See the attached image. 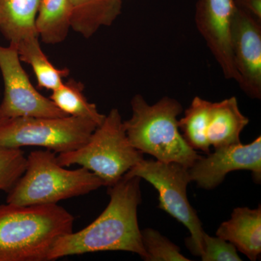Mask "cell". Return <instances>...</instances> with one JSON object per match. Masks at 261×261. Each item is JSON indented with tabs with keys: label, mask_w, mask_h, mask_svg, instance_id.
I'll use <instances>...</instances> for the list:
<instances>
[{
	"label": "cell",
	"mask_w": 261,
	"mask_h": 261,
	"mask_svg": "<svg viewBox=\"0 0 261 261\" xmlns=\"http://www.w3.org/2000/svg\"><path fill=\"white\" fill-rule=\"evenodd\" d=\"M39 37L29 38L15 46L20 61L32 66L37 78L38 87L53 91L63 85V78L69 75L68 68L59 69L51 64L41 48ZM14 47V46H13Z\"/></svg>",
	"instance_id": "e0dca14e"
},
{
	"label": "cell",
	"mask_w": 261,
	"mask_h": 261,
	"mask_svg": "<svg viewBox=\"0 0 261 261\" xmlns=\"http://www.w3.org/2000/svg\"><path fill=\"white\" fill-rule=\"evenodd\" d=\"M98 127L86 118L16 117L0 121V149L37 146L56 153L83 146Z\"/></svg>",
	"instance_id": "8992f818"
},
{
	"label": "cell",
	"mask_w": 261,
	"mask_h": 261,
	"mask_svg": "<svg viewBox=\"0 0 261 261\" xmlns=\"http://www.w3.org/2000/svg\"><path fill=\"white\" fill-rule=\"evenodd\" d=\"M140 181L137 176H123L108 187L111 199L100 216L81 231L58 239L48 254L47 261L102 251L133 252L145 260L137 220V208L142 202Z\"/></svg>",
	"instance_id": "6da1fadb"
},
{
	"label": "cell",
	"mask_w": 261,
	"mask_h": 261,
	"mask_svg": "<svg viewBox=\"0 0 261 261\" xmlns=\"http://www.w3.org/2000/svg\"><path fill=\"white\" fill-rule=\"evenodd\" d=\"M20 62L15 47L0 45V71L5 87L4 97L0 103V121L16 117L68 116L50 98L38 92Z\"/></svg>",
	"instance_id": "ba28073f"
},
{
	"label": "cell",
	"mask_w": 261,
	"mask_h": 261,
	"mask_svg": "<svg viewBox=\"0 0 261 261\" xmlns=\"http://www.w3.org/2000/svg\"><path fill=\"white\" fill-rule=\"evenodd\" d=\"M202 261H240L238 250L232 244L223 239L211 237L204 232L202 236Z\"/></svg>",
	"instance_id": "7402d4cb"
},
{
	"label": "cell",
	"mask_w": 261,
	"mask_h": 261,
	"mask_svg": "<svg viewBox=\"0 0 261 261\" xmlns=\"http://www.w3.org/2000/svg\"><path fill=\"white\" fill-rule=\"evenodd\" d=\"M249 123L239 108L238 99L231 97L211 103L207 137L214 149L240 142V134Z\"/></svg>",
	"instance_id": "4fadbf2b"
},
{
	"label": "cell",
	"mask_w": 261,
	"mask_h": 261,
	"mask_svg": "<svg viewBox=\"0 0 261 261\" xmlns=\"http://www.w3.org/2000/svg\"><path fill=\"white\" fill-rule=\"evenodd\" d=\"M236 8L235 0H199L195 20L225 78L238 83L231 49V23Z\"/></svg>",
	"instance_id": "8fae6325"
},
{
	"label": "cell",
	"mask_w": 261,
	"mask_h": 261,
	"mask_svg": "<svg viewBox=\"0 0 261 261\" xmlns=\"http://www.w3.org/2000/svg\"><path fill=\"white\" fill-rule=\"evenodd\" d=\"M130 106L132 118L123 121V124L134 147L157 161L181 163L189 168L200 159L178 128L177 117L183 111L178 101L164 97L149 105L141 94H136Z\"/></svg>",
	"instance_id": "3957f363"
},
{
	"label": "cell",
	"mask_w": 261,
	"mask_h": 261,
	"mask_svg": "<svg viewBox=\"0 0 261 261\" xmlns=\"http://www.w3.org/2000/svg\"><path fill=\"white\" fill-rule=\"evenodd\" d=\"M124 176L143 178L158 190L159 208L186 226L190 233V238L187 239V247L192 254L200 256L205 231L187 198V186L192 181L189 167L178 163L143 159L130 168Z\"/></svg>",
	"instance_id": "52a82bcc"
},
{
	"label": "cell",
	"mask_w": 261,
	"mask_h": 261,
	"mask_svg": "<svg viewBox=\"0 0 261 261\" xmlns=\"http://www.w3.org/2000/svg\"><path fill=\"white\" fill-rule=\"evenodd\" d=\"M84 90L82 82L70 79L53 91L50 99L67 116L91 120L100 126L106 116L98 111L95 104L87 100Z\"/></svg>",
	"instance_id": "ac0fdd59"
},
{
	"label": "cell",
	"mask_w": 261,
	"mask_h": 261,
	"mask_svg": "<svg viewBox=\"0 0 261 261\" xmlns=\"http://www.w3.org/2000/svg\"><path fill=\"white\" fill-rule=\"evenodd\" d=\"M105 186L97 175L86 168L65 169L50 149L36 150L27 158L25 171L8 191L7 203L47 205L84 195Z\"/></svg>",
	"instance_id": "277c9868"
},
{
	"label": "cell",
	"mask_w": 261,
	"mask_h": 261,
	"mask_svg": "<svg viewBox=\"0 0 261 261\" xmlns=\"http://www.w3.org/2000/svg\"><path fill=\"white\" fill-rule=\"evenodd\" d=\"M40 0H0V33L15 47L25 39L39 37L36 30Z\"/></svg>",
	"instance_id": "5bb4252c"
},
{
	"label": "cell",
	"mask_w": 261,
	"mask_h": 261,
	"mask_svg": "<svg viewBox=\"0 0 261 261\" xmlns=\"http://www.w3.org/2000/svg\"><path fill=\"white\" fill-rule=\"evenodd\" d=\"M73 221L58 204L0 205V261H47L57 240L73 231Z\"/></svg>",
	"instance_id": "7a4b0ae2"
},
{
	"label": "cell",
	"mask_w": 261,
	"mask_h": 261,
	"mask_svg": "<svg viewBox=\"0 0 261 261\" xmlns=\"http://www.w3.org/2000/svg\"><path fill=\"white\" fill-rule=\"evenodd\" d=\"M143 154L130 143L119 111L113 108L83 146L58 154L57 160L64 167L87 168L109 187L142 161Z\"/></svg>",
	"instance_id": "5b68a950"
},
{
	"label": "cell",
	"mask_w": 261,
	"mask_h": 261,
	"mask_svg": "<svg viewBox=\"0 0 261 261\" xmlns=\"http://www.w3.org/2000/svg\"><path fill=\"white\" fill-rule=\"evenodd\" d=\"M71 29L90 38L101 27H109L121 11V0H69Z\"/></svg>",
	"instance_id": "9a60e30c"
},
{
	"label": "cell",
	"mask_w": 261,
	"mask_h": 261,
	"mask_svg": "<svg viewBox=\"0 0 261 261\" xmlns=\"http://www.w3.org/2000/svg\"><path fill=\"white\" fill-rule=\"evenodd\" d=\"M71 6L69 0H40L36 30L47 44H57L66 39L71 29Z\"/></svg>",
	"instance_id": "2e32d148"
},
{
	"label": "cell",
	"mask_w": 261,
	"mask_h": 261,
	"mask_svg": "<svg viewBox=\"0 0 261 261\" xmlns=\"http://www.w3.org/2000/svg\"><path fill=\"white\" fill-rule=\"evenodd\" d=\"M216 236L226 240L251 261L261 253V207L233 209L231 219L220 225Z\"/></svg>",
	"instance_id": "7c38bea8"
},
{
	"label": "cell",
	"mask_w": 261,
	"mask_h": 261,
	"mask_svg": "<svg viewBox=\"0 0 261 261\" xmlns=\"http://www.w3.org/2000/svg\"><path fill=\"white\" fill-rule=\"evenodd\" d=\"M251 171L254 179H261V137H257L248 145L241 142L215 149L206 157L201 156L189 168L191 181L204 190H214L231 171Z\"/></svg>",
	"instance_id": "9c48e42d"
},
{
	"label": "cell",
	"mask_w": 261,
	"mask_h": 261,
	"mask_svg": "<svg viewBox=\"0 0 261 261\" xmlns=\"http://www.w3.org/2000/svg\"><path fill=\"white\" fill-rule=\"evenodd\" d=\"M27 158L20 149H0V190L8 192L23 175Z\"/></svg>",
	"instance_id": "44dd1931"
},
{
	"label": "cell",
	"mask_w": 261,
	"mask_h": 261,
	"mask_svg": "<svg viewBox=\"0 0 261 261\" xmlns=\"http://www.w3.org/2000/svg\"><path fill=\"white\" fill-rule=\"evenodd\" d=\"M231 49L238 84L252 99L261 98V21L237 6L231 23Z\"/></svg>",
	"instance_id": "30bf717a"
},
{
	"label": "cell",
	"mask_w": 261,
	"mask_h": 261,
	"mask_svg": "<svg viewBox=\"0 0 261 261\" xmlns=\"http://www.w3.org/2000/svg\"><path fill=\"white\" fill-rule=\"evenodd\" d=\"M235 3L261 21V0H235Z\"/></svg>",
	"instance_id": "603a6c76"
},
{
	"label": "cell",
	"mask_w": 261,
	"mask_h": 261,
	"mask_svg": "<svg viewBox=\"0 0 261 261\" xmlns=\"http://www.w3.org/2000/svg\"><path fill=\"white\" fill-rule=\"evenodd\" d=\"M210 101L200 97L192 99L191 105L178 121L182 137L192 149L210 153L211 145L207 137Z\"/></svg>",
	"instance_id": "d6986e66"
},
{
	"label": "cell",
	"mask_w": 261,
	"mask_h": 261,
	"mask_svg": "<svg viewBox=\"0 0 261 261\" xmlns=\"http://www.w3.org/2000/svg\"><path fill=\"white\" fill-rule=\"evenodd\" d=\"M142 245L147 261H189L182 255L179 247L152 228L141 231Z\"/></svg>",
	"instance_id": "ffe728a7"
}]
</instances>
